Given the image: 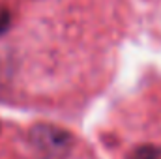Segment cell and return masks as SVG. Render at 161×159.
<instances>
[{
    "label": "cell",
    "instance_id": "6da1fadb",
    "mask_svg": "<svg viewBox=\"0 0 161 159\" xmlns=\"http://www.w3.org/2000/svg\"><path fill=\"white\" fill-rule=\"evenodd\" d=\"M71 135L56 125H34L30 129V144L34 150L47 159H56L62 157L69 152L71 148Z\"/></svg>",
    "mask_w": 161,
    "mask_h": 159
},
{
    "label": "cell",
    "instance_id": "7a4b0ae2",
    "mask_svg": "<svg viewBox=\"0 0 161 159\" xmlns=\"http://www.w3.org/2000/svg\"><path fill=\"white\" fill-rule=\"evenodd\" d=\"M129 159H161V150L156 146H141L129 156Z\"/></svg>",
    "mask_w": 161,
    "mask_h": 159
},
{
    "label": "cell",
    "instance_id": "3957f363",
    "mask_svg": "<svg viewBox=\"0 0 161 159\" xmlns=\"http://www.w3.org/2000/svg\"><path fill=\"white\" fill-rule=\"evenodd\" d=\"M8 25H9V15H8V11H6V9H0V34L6 32Z\"/></svg>",
    "mask_w": 161,
    "mask_h": 159
}]
</instances>
